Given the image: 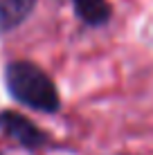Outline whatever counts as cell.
<instances>
[{
  "mask_svg": "<svg viewBox=\"0 0 153 155\" xmlns=\"http://www.w3.org/2000/svg\"><path fill=\"white\" fill-rule=\"evenodd\" d=\"M5 81L12 97L41 113H56L61 106L59 90L52 79L29 61H14L5 70Z\"/></svg>",
  "mask_w": 153,
  "mask_h": 155,
  "instance_id": "1",
  "label": "cell"
},
{
  "mask_svg": "<svg viewBox=\"0 0 153 155\" xmlns=\"http://www.w3.org/2000/svg\"><path fill=\"white\" fill-rule=\"evenodd\" d=\"M0 130L25 148H38L47 142V135L34 121L18 115V113H14V110L0 113Z\"/></svg>",
  "mask_w": 153,
  "mask_h": 155,
  "instance_id": "2",
  "label": "cell"
},
{
  "mask_svg": "<svg viewBox=\"0 0 153 155\" xmlns=\"http://www.w3.org/2000/svg\"><path fill=\"white\" fill-rule=\"evenodd\" d=\"M34 5L36 0H0V34L12 31L20 23H25Z\"/></svg>",
  "mask_w": 153,
  "mask_h": 155,
  "instance_id": "3",
  "label": "cell"
},
{
  "mask_svg": "<svg viewBox=\"0 0 153 155\" xmlns=\"http://www.w3.org/2000/svg\"><path fill=\"white\" fill-rule=\"evenodd\" d=\"M72 5H75V12L79 14V18L92 27L108 23L110 18V5L106 0H72Z\"/></svg>",
  "mask_w": 153,
  "mask_h": 155,
  "instance_id": "4",
  "label": "cell"
}]
</instances>
